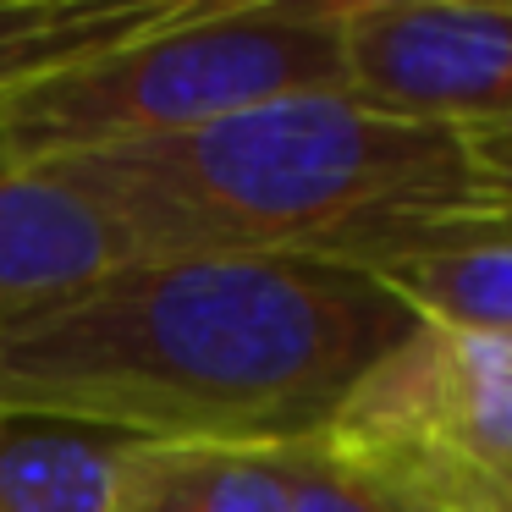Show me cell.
<instances>
[{"instance_id": "obj_1", "label": "cell", "mask_w": 512, "mask_h": 512, "mask_svg": "<svg viewBox=\"0 0 512 512\" xmlns=\"http://www.w3.org/2000/svg\"><path fill=\"white\" fill-rule=\"evenodd\" d=\"M413 325L331 259H133L0 325V413L270 452L320 435Z\"/></svg>"}, {"instance_id": "obj_2", "label": "cell", "mask_w": 512, "mask_h": 512, "mask_svg": "<svg viewBox=\"0 0 512 512\" xmlns=\"http://www.w3.org/2000/svg\"><path fill=\"white\" fill-rule=\"evenodd\" d=\"M39 166L116 226L127 259L353 265L402 226L479 204L463 138L380 116L353 94H292L193 133Z\"/></svg>"}, {"instance_id": "obj_3", "label": "cell", "mask_w": 512, "mask_h": 512, "mask_svg": "<svg viewBox=\"0 0 512 512\" xmlns=\"http://www.w3.org/2000/svg\"><path fill=\"white\" fill-rule=\"evenodd\" d=\"M347 0H182L166 23L0 94V166L144 144L292 94H342Z\"/></svg>"}, {"instance_id": "obj_4", "label": "cell", "mask_w": 512, "mask_h": 512, "mask_svg": "<svg viewBox=\"0 0 512 512\" xmlns=\"http://www.w3.org/2000/svg\"><path fill=\"white\" fill-rule=\"evenodd\" d=\"M320 435L452 512L512 474V342L419 320Z\"/></svg>"}, {"instance_id": "obj_5", "label": "cell", "mask_w": 512, "mask_h": 512, "mask_svg": "<svg viewBox=\"0 0 512 512\" xmlns=\"http://www.w3.org/2000/svg\"><path fill=\"white\" fill-rule=\"evenodd\" d=\"M342 94L446 133L512 122V6L347 0Z\"/></svg>"}, {"instance_id": "obj_6", "label": "cell", "mask_w": 512, "mask_h": 512, "mask_svg": "<svg viewBox=\"0 0 512 512\" xmlns=\"http://www.w3.org/2000/svg\"><path fill=\"white\" fill-rule=\"evenodd\" d=\"M133 265L116 226L45 166H0V325Z\"/></svg>"}, {"instance_id": "obj_7", "label": "cell", "mask_w": 512, "mask_h": 512, "mask_svg": "<svg viewBox=\"0 0 512 512\" xmlns=\"http://www.w3.org/2000/svg\"><path fill=\"white\" fill-rule=\"evenodd\" d=\"M127 435L45 413H0V512H116Z\"/></svg>"}, {"instance_id": "obj_8", "label": "cell", "mask_w": 512, "mask_h": 512, "mask_svg": "<svg viewBox=\"0 0 512 512\" xmlns=\"http://www.w3.org/2000/svg\"><path fill=\"white\" fill-rule=\"evenodd\" d=\"M116 512H292L276 452L133 441Z\"/></svg>"}, {"instance_id": "obj_9", "label": "cell", "mask_w": 512, "mask_h": 512, "mask_svg": "<svg viewBox=\"0 0 512 512\" xmlns=\"http://www.w3.org/2000/svg\"><path fill=\"white\" fill-rule=\"evenodd\" d=\"M364 270L413 320L512 342V243H446Z\"/></svg>"}, {"instance_id": "obj_10", "label": "cell", "mask_w": 512, "mask_h": 512, "mask_svg": "<svg viewBox=\"0 0 512 512\" xmlns=\"http://www.w3.org/2000/svg\"><path fill=\"white\" fill-rule=\"evenodd\" d=\"M182 0H0V94L166 23Z\"/></svg>"}, {"instance_id": "obj_11", "label": "cell", "mask_w": 512, "mask_h": 512, "mask_svg": "<svg viewBox=\"0 0 512 512\" xmlns=\"http://www.w3.org/2000/svg\"><path fill=\"white\" fill-rule=\"evenodd\" d=\"M270 452H276L292 512H441L413 485L391 479L386 468L364 463V457L342 452L325 435H309V441H292V446H270Z\"/></svg>"}, {"instance_id": "obj_12", "label": "cell", "mask_w": 512, "mask_h": 512, "mask_svg": "<svg viewBox=\"0 0 512 512\" xmlns=\"http://www.w3.org/2000/svg\"><path fill=\"white\" fill-rule=\"evenodd\" d=\"M446 243H512V204H474V210L441 215V221H419L391 232L386 243H375L364 259H353V270L380 265L397 254H419V248H446Z\"/></svg>"}, {"instance_id": "obj_13", "label": "cell", "mask_w": 512, "mask_h": 512, "mask_svg": "<svg viewBox=\"0 0 512 512\" xmlns=\"http://www.w3.org/2000/svg\"><path fill=\"white\" fill-rule=\"evenodd\" d=\"M457 138H463L479 204H512V122L474 127V133H457Z\"/></svg>"}, {"instance_id": "obj_14", "label": "cell", "mask_w": 512, "mask_h": 512, "mask_svg": "<svg viewBox=\"0 0 512 512\" xmlns=\"http://www.w3.org/2000/svg\"><path fill=\"white\" fill-rule=\"evenodd\" d=\"M452 512H512V474L490 479V485H479L474 496H463Z\"/></svg>"}]
</instances>
